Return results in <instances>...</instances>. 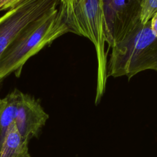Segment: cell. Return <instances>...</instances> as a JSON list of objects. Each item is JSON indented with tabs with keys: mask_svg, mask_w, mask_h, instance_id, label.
<instances>
[{
	"mask_svg": "<svg viewBox=\"0 0 157 157\" xmlns=\"http://www.w3.org/2000/svg\"><path fill=\"white\" fill-rule=\"evenodd\" d=\"M23 1V0H0V12L8 10L15 7Z\"/></svg>",
	"mask_w": 157,
	"mask_h": 157,
	"instance_id": "cell-10",
	"label": "cell"
},
{
	"mask_svg": "<svg viewBox=\"0 0 157 157\" xmlns=\"http://www.w3.org/2000/svg\"><path fill=\"white\" fill-rule=\"evenodd\" d=\"M70 32L59 6L25 28L10 44L0 59V83L10 74H21L23 65L45 46Z\"/></svg>",
	"mask_w": 157,
	"mask_h": 157,
	"instance_id": "cell-1",
	"label": "cell"
},
{
	"mask_svg": "<svg viewBox=\"0 0 157 157\" xmlns=\"http://www.w3.org/2000/svg\"><path fill=\"white\" fill-rule=\"evenodd\" d=\"M1 99H0V102H1Z\"/></svg>",
	"mask_w": 157,
	"mask_h": 157,
	"instance_id": "cell-12",
	"label": "cell"
},
{
	"mask_svg": "<svg viewBox=\"0 0 157 157\" xmlns=\"http://www.w3.org/2000/svg\"><path fill=\"white\" fill-rule=\"evenodd\" d=\"M29 142L19 134L15 124L11 123L0 150V157H31Z\"/></svg>",
	"mask_w": 157,
	"mask_h": 157,
	"instance_id": "cell-7",
	"label": "cell"
},
{
	"mask_svg": "<svg viewBox=\"0 0 157 157\" xmlns=\"http://www.w3.org/2000/svg\"><path fill=\"white\" fill-rule=\"evenodd\" d=\"M151 28L154 34L157 36V12L154 15L150 20Z\"/></svg>",
	"mask_w": 157,
	"mask_h": 157,
	"instance_id": "cell-11",
	"label": "cell"
},
{
	"mask_svg": "<svg viewBox=\"0 0 157 157\" xmlns=\"http://www.w3.org/2000/svg\"><path fill=\"white\" fill-rule=\"evenodd\" d=\"M59 8L70 32L88 38L94 45L97 57L95 104L105 91L107 53L104 16L100 0H59Z\"/></svg>",
	"mask_w": 157,
	"mask_h": 157,
	"instance_id": "cell-2",
	"label": "cell"
},
{
	"mask_svg": "<svg viewBox=\"0 0 157 157\" xmlns=\"http://www.w3.org/2000/svg\"><path fill=\"white\" fill-rule=\"evenodd\" d=\"M157 12V0H142L140 21L145 24Z\"/></svg>",
	"mask_w": 157,
	"mask_h": 157,
	"instance_id": "cell-9",
	"label": "cell"
},
{
	"mask_svg": "<svg viewBox=\"0 0 157 157\" xmlns=\"http://www.w3.org/2000/svg\"><path fill=\"white\" fill-rule=\"evenodd\" d=\"M106 43L109 47L123 40L139 24L142 0H100Z\"/></svg>",
	"mask_w": 157,
	"mask_h": 157,
	"instance_id": "cell-5",
	"label": "cell"
},
{
	"mask_svg": "<svg viewBox=\"0 0 157 157\" xmlns=\"http://www.w3.org/2000/svg\"><path fill=\"white\" fill-rule=\"evenodd\" d=\"M59 0H23L0 17V59L10 44L29 25L56 8Z\"/></svg>",
	"mask_w": 157,
	"mask_h": 157,
	"instance_id": "cell-4",
	"label": "cell"
},
{
	"mask_svg": "<svg viewBox=\"0 0 157 157\" xmlns=\"http://www.w3.org/2000/svg\"><path fill=\"white\" fill-rule=\"evenodd\" d=\"M20 90H13L0 102V150L10 125L14 121Z\"/></svg>",
	"mask_w": 157,
	"mask_h": 157,
	"instance_id": "cell-8",
	"label": "cell"
},
{
	"mask_svg": "<svg viewBox=\"0 0 157 157\" xmlns=\"http://www.w3.org/2000/svg\"><path fill=\"white\" fill-rule=\"evenodd\" d=\"M48 118L38 100L20 91L14 123L23 139L37 137Z\"/></svg>",
	"mask_w": 157,
	"mask_h": 157,
	"instance_id": "cell-6",
	"label": "cell"
},
{
	"mask_svg": "<svg viewBox=\"0 0 157 157\" xmlns=\"http://www.w3.org/2000/svg\"><path fill=\"white\" fill-rule=\"evenodd\" d=\"M146 70L157 71V36L150 20L145 24L139 22L123 40L112 48L107 76L129 79Z\"/></svg>",
	"mask_w": 157,
	"mask_h": 157,
	"instance_id": "cell-3",
	"label": "cell"
}]
</instances>
